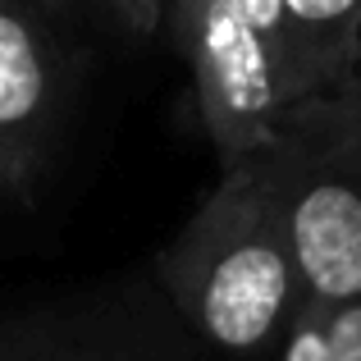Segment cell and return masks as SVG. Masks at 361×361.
<instances>
[{
  "label": "cell",
  "instance_id": "obj_1",
  "mask_svg": "<svg viewBox=\"0 0 361 361\" xmlns=\"http://www.w3.org/2000/svg\"><path fill=\"white\" fill-rule=\"evenodd\" d=\"M178 325L215 357H274L302 307L298 270L261 156L220 174L206 202L156 256Z\"/></svg>",
  "mask_w": 361,
  "mask_h": 361
},
{
  "label": "cell",
  "instance_id": "obj_2",
  "mask_svg": "<svg viewBox=\"0 0 361 361\" xmlns=\"http://www.w3.org/2000/svg\"><path fill=\"white\" fill-rule=\"evenodd\" d=\"M279 224L307 307H343L361 298V151L343 142L311 106L261 151Z\"/></svg>",
  "mask_w": 361,
  "mask_h": 361
},
{
  "label": "cell",
  "instance_id": "obj_3",
  "mask_svg": "<svg viewBox=\"0 0 361 361\" xmlns=\"http://www.w3.org/2000/svg\"><path fill=\"white\" fill-rule=\"evenodd\" d=\"M165 27L188 60L206 137L220 165L261 156L293 115L283 60L229 0H165Z\"/></svg>",
  "mask_w": 361,
  "mask_h": 361
},
{
  "label": "cell",
  "instance_id": "obj_4",
  "mask_svg": "<svg viewBox=\"0 0 361 361\" xmlns=\"http://www.w3.org/2000/svg\"><path fill=\"white\" fill-rule=\"evenodd\" d=\"M73 60L60 18L37 0H0V197L32 202L64 142Z\"/></svg>",
  "mask_w": 361,
  "mask_h": 361
},
{
  "label": "cell",
  "instance_id": "obj_5",
  "mask_svg": "<svg viewBox=\"0 0 361 361\" xmlns=\"http://www.w3.org/2000/svg\"><path fill=\"white\" fill-rule=\"evenodd\" d=\"M361 51V0H283V73L293 110L343 87Z\"/></svg>",
  "mask_w": 361,
  "mask_h": 361
},
{
  "label": "cell",
  "instance_id": "obj_6",
  "mask_svg": "<svg viewBox=\"0 0 361 361\" xmlns=\"http://www.w3.org/2000/svg\"><path fill=\"white\" fill-rule=\"evenodd\" d=\"M0 361H137L115 343V329L87 325L78 316H32L0 320Z\"/></svg>",
  "mask_w": 361,
  "mask_h": 361
},
{
  "label": "cell",
  "instance_id": "obj_7",
  "mask_svg": "<svg viewBox=\"0 0 361 361\" xmlns=\"http://www.w3.org/2000/svg\"><path fill=\"white\" fill-rule=\"evenodd\" d=\"M274 361H361V298L343 307L302 302Z\"/></svg>",
  "mask_w": 361,
  "mask_h": 361
},
{
  "label": "cell",
  "instance_id": "obj_8",
  "mask_svg": "<svg viewBox=\"0 0 361 361\" xmlns=\"http://www.w3.org/2000/svg\"><path fill=\"white\" fill-rule=\"evenodd\" d=\"M307 106L316 110L343 142H353L361 151V51L353 60V73L343 78V87H338L334 97H325V101H307Z\"/></svg>",
  "mask_w": 361,
  "mask_h": 361
},
{
  "label": "cell",
  "instance_id": "obj_9",
  "mask_svg": "<svg viewBox=\"0 0 361 361\" xmlns=\"http://www.w3.org/2000/svg\"><path fill=\"white\" fill-rule=\"evenodd\" d=\"M106 14L110 27H119L128 42H151L165 27V0H92Z\"/></svg>",
  "mask_w": 361,
  "mask_h": 361
},
{
  "label": "cell",
  "instance_id": "obj_10",
  "mask_svg": "<svg viewBox=\"0 0 361 361\" xmlns=\"http://www.w3.org/2000/svg\"><path fill=\"white\" fill-rule=\"evenodd\" d=\"M37 5H42V9H46V14H55V18H69V14H73V9H78V5H82V0H37Z\"/></svg>",
  "mask_w": 361,
  "mask_h": 361
}]
</instances>
